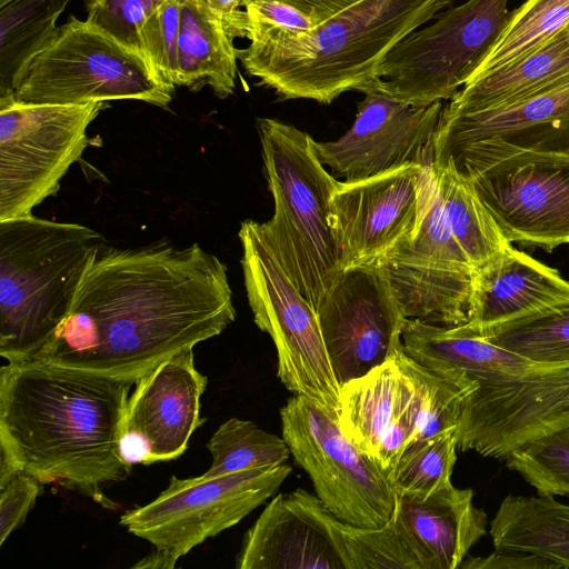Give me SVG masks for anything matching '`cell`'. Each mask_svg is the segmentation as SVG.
Returning a JSON list of instances; mask_svg holds the SVG:
<instances>
[{"label": "cell", "mask_w": 569, "mask_h": 569, "mask_svg": "<svg viewBox=\"0 0 569 569\" xmlns=\"http://www.w3.org/2000/svg\"><path fill=\"white\" fill-rule=\"evenodd\" d=\"M70 0H0V97L12 94Z\"/></svg>", "instance_id": "obj_27"}, {"label": "cell", "mask_w": 569, "mask_h": 569, "mask_svg": "<svg viewBox=\"0 0 569 569\" xmlns=\"http://www.w3.org/2000/svg\"><path fill=\"white\" fill-rule=\"evenodd\" d=\"M234 38L206 0H181L176 87L196 92L208 86L220 99L232 94L238 71Z\"/></svg>", "instance_id": "obj_24"}, {"label": "cell", "mask_w": 569, "mask_h": 569, "mask_svg": "<svg viewBox=\"0 0 569 569\" xmlns=\"http://www.w3.org/2000/svg\"><path fill=\"white\" fill-rule=\"evenodd\" d=\"M489 342L537 362H569V306L509 326Z\"/></svg>", "instance_id": "obj_32"}, {"label": "cell", "mask_w": 569, "mask_h": 569, "mask_svg": "<svg viewBox=\"0 0 569 569\" xmlns=\"http://www.w3.org/2000/svg\"><path fill=\"white\" fill-rule=\"evenodd\" d=\"M569 77V24L512 62L468 81L443 107L450 113L496 108Z\"/></svg>", "instance_id": "obj_25"}, {"label": "cell", "mask_w": 569, "mask_h": 569, "mask_svg": "<svg viewBox=\"0 0 569 569\" xmlns=\"http://www.w3.org/2000/svg\"><path fill=\"white\" fill-rule=\"evenodd\" d=\"M569 306V281L557 269L509 246L473 274L470 318L460 326L482 338Z\"/></svg>", "instance_id": "obj_22"}, {"label": "cell", "mask_w": 569, "mask_h": 569, "mask_svg": "<svg viewBox=\"0 0 569 569\" xmlns=\"http://www.w3.org/2000/svg\"><path fill=\"white\" fill-rule=\"evenodd\" d=\"M457 442L451 428L409 445L390 472L396 493L425 497L452 485Z\"/></svg>", "instance_id": "obj_31"}, {"label": "cell", "mask_w": 569, "mask_h": 569, "mask_svg": "<svg viewBox=\"0 0 569 569\" xmlns=\"http://www.w3.org/2000/svg\"><path fill=\"white\" fill-rule=\"evenodd\" d=\"M340 527L350 569H421L395 513L379 527L343 521Z\"/></svg>", "instance_id": "obj_33"}, {"label": "cell", "mask_w": 569, "mask_h": 569, "mask_svg": "<svg viewBox=\"0 0 569 569\" xmlns=\"http://www.w3.org/2000/svg\"><path fill=\"white\" fill-rule=\"evenodd\" d=\"M509 0H468L440 11L383 57L363 89L385 92L412 106L451 99L493 49L511 11Z\"/></svg>", "instance_id": "obj_9"}, {"label": "cell", "mask_w": 569, "mask_h": 569, "mask_svg": "<svg viewBox=\"0 0 569 569\" xmlns=\"http://www.w3.org/2000/svg\"><path fill=\"white\" fill-rule=\"evenodd\" d=\"M432 169L452 233L477 270L511 243L502 236L469 180L449 167Z\"/></svg>", "instance_id": "obj_28"}, {"label": "cell", "mask_w": 569, "mask_h": 569, "mask_svg": "<svg viewBox=\"0 0 569 569\" xmlns=\"http://www.w3.org/2000/svg\"><path fill=\"white\" fill-rule=\"evenodd\" d=\"M423 166L412 163L339 182L330 203V224L342 270L379 261L417 232Z\"/></svg>", "instance_id": "obj_18"}, {"label": "cell", "mask_w": 569, "mask_h": 569, "mask_svg": "<svg viewBox=\"0 0 569 569\" xmlns=\"http://www.w3.org/2000/svg\"><path fill=\"white\" fill-rule=\"evenodd\" d=\"M180 14L181 0H166L144 20L139 30L144 57L163 80L173 87L177 79Z\"/></svg>", "instance_id": "obj_35"}, {"label": "cell", "mask_w": 569, "mask_h": 569, "mask_svg": "<svg viewBox=\"0 0 569 569\" xmlns=\"http://www.w3.org/2000/svg\"><path fill=\"white\" fill-rule=\"evenodd\" d=\"M425 399L419 363L402 352L340 387L338 425L391 472L403 450L418 440Z\"/></svg>", "instance_id": "obj_19"}, {"label": "cell", "mask_w": 569, "mask_h": 569, "mask_svg": "<svg viewBox=\"0 0 569 569\" xmlns=\"http://www.w3.org/2000/svg\"><path fill=\"white\" fill-rule=\"evenodd\" d=\"M106 102L26 103L0 97V221L32 214L56 193L88 143L87 129Z\"/></svg>", "instance_id": "obj_10"}, {"label": "cell", "mask_w": 569, "mask_h": 569, "mask_svg": "<svg viewBox=\"0 0 569 569\" xmlns=\"http://www.w3.org/2000/svg\"><path fill=\"white\" fill-rule=\"evenodd\" d=\"M178 559L168 552L154 548L146 557L138 560L131 566L133 569H172L176 567Z\"/></svg>", "instance_id": "obj_41"}, {"label": "cell", "mask_w": 569, "mask_h": 569, "mask_svg": "<svg viewBox=\"0 0 569 569\" xmlns=\"http://www.w3.org/2000/svg\"><path fill=\"white\" fill-rule=\"evenodd\" d=\"M469 181L510 243L547 252L569 243V153H518Z\"/></svg>", "instance_id": "obj_16"}, {"label": "cell", "mask_w": 569, "mask_h": 569, "mask_svg": "<svg viewBox=\"0 0 569 569\" xmlns=\"http://www.w3.org/2000/svg\"><path fill=\"white\" fill-rule=\"evenodd\" d=\"M207 377L194 365L193 349L176 355L139 378L128 398L122 449L132 463L173 460L188 448L200 419Z\"/></svg>", "instance_id": "obj_20"}, {"label": "cell", "mask_w": 569, "mask_h": 569, "mask_svg": "<svg viewBox=\"0 0 569 569\" xmlns=\"http://www.w3.org/2000/svg\"><path fill=\"white\" fill-rule=\"evenodd\" d=\"M321 23L363 0H278Z\"/></svg>", "instance_id": "obj_40"}, {"label": "cell", "mask_w": 569, "mask_h": 569, "mask_svg": "<svg viewBox=\"0 0 569 569\" xmlns=\"http://www.w3.org/2000/svg\"><path fill=\"white\" fill-rule=\"evenodd\" d=\"M319 23L300 10L278 0H247L243 10L233 23L236 37L280 28L291 31H307Z\"/></svg>", "instance_id": "obj_37"}, {"label": "cell", "mask_w": 569, "mask_h": 569, "mask_svg": "<svg viewBox=\"0 0 569 569\" xmlns=\"http://www.w3.org/2000/svg\"><path fill=\"white\" fill-rule=\"evenodd\" d=\"M211 465L202 475L219 477L286 463L291 452L283 437L267 432L250 420L230 418L207 443Z\"/></svg>", "instance_id": "obj_29"}, {"label": "cell", "mask_w": 569, "mask_h": 569, "mask_svg": "<svg viewBox=\"0 0 569 569\" xmlns=\"http://www.w3.org/2000/svg\"><path fill=\"white\" fill-rule=\"evenodd\" d=\"M163 1L166 0H84L86 20L143 54L139 30Z\"/></svg>", "instance_id": "obj_36"}, {"label": "cell", "mask_w": 569, "mask_h": 569, "mask_svg": "<svg viewBox=\"0 0 569 569\" xmlns=\"http://www.w3.org/2000/svg\"><path fill=\"white\" fill-rule=\"evenodd\" d=\"M451 0H363L307 31L263 29L237 49L244 71L282 99L329 104L362 92L388 51Z\"/></svg>", "instance_id": "obj_4"}, {"label": "cell", "mask_w": 569, "mask_h": 569, "mask_svg": "<svg viewBox=\"0 0 569 569\" xmlns=\"http://www.w3.org/2000/svg\"><path fill=\"white\" fill-rule=\"evenodd\" d=\"M506 467L542 497H569V427L513 451Z\"/></svg>", "instance_id": "obj_34"}, {"label": "cell", "mask_w": 569, "mask_h": 569, "mask_svg": "<svg viewBox=\"0 0 569 569\" xmlns=\"http://www.w3.org/2000/svg\"><path fill=\"white\" fill-rule=\"evenodd\" d=\"M393 513L421 569H457L487 535L488 517L473 490L450 485L429 496L397 493Z\"/></svg>", "instance_id": "obj_23"}, {"label": "cell", "mask_w": 569, "mask_h": 569, "mask_svg": "<svg viewBox=\"0 0 569 569\" xmlns=\"http://www.w3.org/2000/svg\"><path fill=\"white\" fill-rule=\"evenodd\" d=\"M280 417L291 456L333 516L363 527L390 519L397 499L390 472L352 443L337 419L300 395L288 399Z\"/></svg>", "instance_id": "obj_11"}, {"label": "cell", "mask_w": 569, "mask_h": 569, "mask_svg": "<svg viewBox=\"0 0 569 569\" xmlns=\"http://www.w3.org/2000/svg\"><path fill=\"white\" fill-rule=\"evenodd\" d=\"M568 24L569 0H526L511 11L493 49L471 79L512 62L552 38Z\"/></svg>", "instance_id": "obj_30"}, {"label": "cell", "mask_w": 569, "mask_h": 569, "mask_svg": "<svg viewBox=\"0 0 569 569\" xmlns=\"http://www.w3.org/2000/svg\"><path fill=\"white\" fill-rule=\"evenodd\" d=\"M291 470L283 463L219 477L172 476L156 499L123 513L120 525L179 560L273 496Z\"/></svg>", "instance_id": "obj_14"}, {"label": "cell", "mask_w": 569, "mask_h": 569, "mask_svg": "<svg viewBox=\"0 0 569 569\" xmlns=\"http://www.w3.org/2000/svg\"><path fill=\"white\" fill-rule=\"evenodd\" d=\"M351 128L338 140L316 142L322 163L343 181L376 177L408 164H431L442 101L412 106L367 90Z\"/></svg>", "instance_id": "obj_17"}, {"label": "cell", "mask_w": 569, "mask_h": 569, "mask_svg": "<svg viewBox=\"0 0 569 569\" xmlns=\"http://www.w3.org/2000/svg\"><path fill=\"white\" fill-rule=\"evenodd\" d=\"M36 477L16 470L0 479V545L20 527L41 492Z\"/></svg>", "instance_id": "obj_38"}, {"label": "cell", "mask_w": 569, "mask_h": 569, "mask_svg": "<svg viewBox=\"0 0 569 569\" xmlns=\"http://www.w3.org/2000/svg\"><path fill=\"white\" fill-rule=\"evenodd\" d=\"M406 319L457 327L470 318L475 267L450 228L431 164L417 232L378 261Z\"/></svg>", "instance_id": "obj_13"}, {"label": "cell", "mask_w": 569, "mask_h": 569, "mask_svg": "<svg viewBox=\"0 0 569 569\" xmlns=\"http://www.w3.org/2000/svg\"><path fill=\"white\" fill-rule=\"evenodd\" d=\"M234 318L227 267L199 244L104 247L34 360L136 382Z\"/></svg>", "instance_id": "obj_1"}, {"label": "cell", "mask_w": 569, "mask_h": 569, "mask_svg": "<svg viewBox=\"0 0 569 569\" xmlns=\"http://www.w3.org/2000/svg\"><path fill=\"white\" fill-rule=\"evenodd\" d=\"M495 549L537 555L569 569V503L508 495L489 522Z\"/></svg>", "instance_id": "obj_26"}, {"label": "cell", "mask_w": 569, "mask_h": 569, "mask_svg": "<svg viewBox=\"0 0 569 569\" xmlns=\"http://www.w3.org/2000/svg\"><path fill=\"white\" fill-rule=\"evenodd\" d=\"M104 248L91 228L34 216L0 221V356L32 361L64 320Z\"/></svg>", "instance_id": "obj_5"}, {"label": "cell", "mask_w": 569, "mask_h": 569, "mask_svg": "<svg viewBox=\"0 0 569 569\" xmlns=\"http://www.w3.org/2000/svg\"><path fill=\"white\" fill-rule=\"evenodd\" d=\"M318 496L279 493L246 532L238 569H350L340 527Z\"/></svg>", "instance_id": "obj_21"}, {"label": "cell", "mask_w": 569, "mask_h": 569, "mask_svg": "<svg viewBox=\"0 0 569 569\" xmlns=\"http://www.w3.org/2000/svg\"><path fill=\"white\" fill-rule=\"evenodd\" d=\"M459 568L463 569H559V567L537 555L507 550L495 549L487 557H469L466 558Z\"/></svg>", "instance_id": "obj_39"}, {"label": "cell", "mask_w": 569, "mask_h": 569, "mask_svg": "<svg viewBox=\"0 0 569 569\" xmlns=\"http://www.w3.org/2000/svg\"><path fill=\"white\" fill-rule=\"evenodd\" d=\"M522 152L569 153V77L496 108L460 113L442 109L431 164L470 180Z\"/></svg>", "instance_id": "obj_12"}, {"label": "cell", "mask_w": 569, "mask_h": 569, "mask_svg": "<svg viewBox=\"0 0 569 569\" xmlns=\"http://www.w3.org/2000/svg\"><path fill=\"white\" fill-rule=\"evenodd\" d=\"M317 315L340 387L405 352L406 317L378 261L343 269Z\"/></svg>", "instance_id": "obj_15"}, {"label": "cell", "mask_w": 569, "mask_h": 569, "mask_svg": "<svg viewBox=\"0 0 569 569\" xmlns=\"http://www.w3.org/2000/svg\"><path fill=\"white\" fill-rule=\"evenodd\" d=\"M256 124L274 201L272 218L259 227L317 311L342 272L330 224V203L340 181L326 170L309 133L271 118H258Z\"/></svg>", "instance_id": "obj_6"}, {"label": "cell", "mask_w": 569, "mask_h": 569, "mask_svg": "<svg viewBox=\"0 0 569 569\" xmlns=\"http://www.w3.org/2000/svg\"><path fill=\"white\" fill-rule=\"evenodd\" d=\"M174 91L143 54L71 16L30 61L12 94L26 103L138 100L166 109Z\"/></svg>", "instance_id": "obj_7"}, {"label": "cell", "mask_w": 569, "mask_h": 569, "mask_svg": "<svg viewBox=\"0 0 569 569\" xmlns=\"http://www.w3.org/2000/svg\"><path fill=\"white\" fill-rule=\"evenodd\" d=\"M241 266L253 320L277 350V375L295 395L307 397L337 419L340 386L335 377L317 311L297 289L259 222L241 223Z\"/></svg>", "instance_id": "obj_8"}, {"label": "cell", "mask_w": 569, "mask_h": 569, "mask_svg": "<svg viewBox=\"0 0 569 569\" xmlns=\"http://www.w3.org/2000/svg\"><path fill=\"white\" fill-rule=\"evenodd\" d=\"M134 382L32 360L0 369V479L16 470L112 505L126 480L123 419Z\"/></svg>", "instance_id": "obj_2"}, {"label": "cell", "mask_w": 569, "mask_h": 569, "mask_svg": "<svg viewBox=\"0 0 569 569\" xmlns=\"http://www.w3.org/2000/svg\"><path fill=\"white\" fill-rule=\"evenodd\" d=\"M405 353L443 376L473 383L456 427L459 451L505 461L513 451L569 427V362H537L460 326L406 319Z\"/></svg>", "instance_id": "obj_3"}, {"label": "cell", "mask_w": 569, "mask_h": 569, "mask_svg": "<svg viewBox=\"0 0 569 569\" xmlns=\"http://www.w3.org/2000/svg\"><path fill=\"white\" fill-rule=\"evenodd\" d=\"M210 9L220 16L229 26L240 13L247 0H206Z\"/></svg>", "instance_id": "obj_42"}]
</instances>
